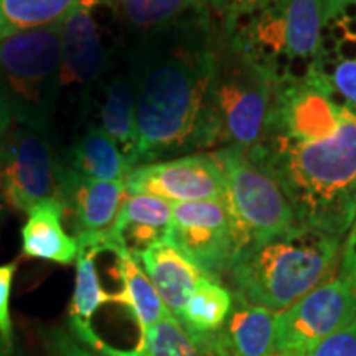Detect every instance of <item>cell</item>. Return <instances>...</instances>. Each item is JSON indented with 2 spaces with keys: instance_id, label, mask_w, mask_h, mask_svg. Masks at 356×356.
<instances>
[{
  "instance_id": "1",
  "label": "cell",
  "mask_w": 356,
  "mask_h": 356,
  "mask_svg": "<svg viewBox=\"0 0 356 356\" xmlns=\"http://www.w3.org/2000/svg\"><path fill=\"white\" fill-rule=\"evenodd\" d=\"M211 10L147 33L134 58L137 167L221 142L215 108L218 50Z\"/></svg>"
},
{
  "instance_id": "2",
  "label": "cell",
  "mask_w": 356,
  "mask_h": 356,
  "mask_svg": "<svg viewBox=\"0 0 356 356\" xmlns=\"http://www.w3.org/2000/svg\"><path fill=\"white\" fill-rule=\"evenodd\" d=\"M252 149L277 177L300 226L345 238L356 216L355 106L343 104L340 127L327 139H266Z\"/></svg>"
},
{
  "instance_id": "3",
  "label": "cell",
  "mask_w": 356,
  "mask_h": 356,
  "mask_svg": "<svg viewBox=\"0 0 356 356\" xmlns=\"http://www.w3.org/2000/svg\"><path fill=\"white\" fill-rule=\"evenodd\" d=\"M343 241L341 236L299 225L248 244L229 267L234 296L277 315L338 273Z\"/></svg>"
},
{
  "instance_id": "4",
  "label": "cell",
  "mask_w": 356,
  "mask_h": 356,
  "mask_svg": "<svg viewBox=\"0 0 356 356\" xmlns=\"http://www.w3.org/2000/svg\"><path fill=\"white\" fill-rule=\"evenodd\" d=\"M60 95V25L0 40V139L12 127L48 136Z\"/></svg>"
},
{
  "instance_id": "5",
  "label": "cell",
  "mask_w": 356,
  "mask_h": 356,
  "mask_svg": "<svg viewBox=\"0 0 356 356\" xmlns=\"http://www.w3.org/2000/svg\"><path fill=\"white\" fill-rule=\"evenodd\" d=\"M211 154L225 177V202L238 251L299 226L277 177L252 147L225 145Z\"/></svg>"
},
{
  "instance_id": "6",
  "label": "cell",
  "mask_w": 356,
  "mask_h": 356,
  "mask_svg": "<svg viewBox=\"0 0 356 356\" xmlns=\"http://www.w3.org/2000/svg\"><path fill=\"white\" fill-rule=\"evenodd\" d=\"M277 79L269 70L228 42L220 43L215 79V108L221 129V144L243 149L264 139Z\"/></svg>"
},
{
  "instance_id": "7",
  "label": "cell",
  "mask_w": 356,
  "mask_h": 356,
  "mask_svg": "<svg viewBox=\"0 0 356 356\" xmlns=\"http://www.w3.org/2000/svg\"><path fill=\"white\" fill-rule=\"evenodd\" d=\"M356 318V282L337 273L275 315V356H307Z\"/></svg>"
},
{
  "instance_id": "8",
  "label": "cell",
  "mask_w": 356,
  "mask_h": 356,
  "mask_svg": "<svg viewBox=\"0 0 356 356\" xmlns=\"http://www.w3.org/2000/svg\"><path fill=\"white\" fill-rule=\"evenodd\" d=\"M341 108L343 104L335 101V89L314 61L305 78H289L275 84L262 140L314 142L327 139L340 127Z\"/></svg>"
},
{
  "instance_id": "9",
  "label": "cell",
  "mask_w": 356,
  "mask_h": 356,
  "mask_svg": "<svg viewBox=\"0 0 356 356\" xmlns=\"http://www.w3.org/2000/svg\"><path fill=\"white\" fill-rule=\"evenodd\" d=\"M61 168L44 134L12 127L0 139V177L8 208L29 213L35 204L56 200Z\"/></svg>"
},
{
  "instance_id": "10",
  "label": "cell",
  "mask_w": 356,
  "mask_h": 356,
  "mask_svg": "<svg viewBox=\"0 0 356 356\" xmlns=\"http://www.w3.org/2000/svg\"><path fill=\"white\" fill-rule=\"evenodd\" d=\"M167 239L218 280L229 273L238 251L225 198L172 203Z\"/></svg>"
},
{
  "instance_id": "11",
  "label": "cell",
  "mask_w": 356,
  "mask_h": 356,
  "mask_svg": "<svg viewBox=\"0 0 356 356\" xmlns=\"http://www.w3.org/2000/svg\"><path fill=\"white\" fill-rule=\"evenodd\" d=\"M126 190L170 203L218 200L225 198V177L213 154H191L136 167Z\"/></svg>"
},
{
  "instance_id": "12",
  "label": "cell",
  "mask_w": 356,
  "mask_h": 356,
  "mask_svg": "<svg viewBox=\"0 0 356 356\" xmlns=\"http://www.w3.org/2000/svg\"><path fill=\"white\" fill-rule=\"evenodd\" d=\"M126 181H104L61 168L56 200L68 218L78 246L104 244L126 198Z\"/></svg>"
},
{
  "instance_id": "13",
  "label": "cell",
  "mask_w": 356,
  "mask_h": 356,
  "mask_svg": "<svg viewBox=\"0 0 356 356\" xmlns=\"http://www.w3.org/2000/svg\"><path fill=\"white\" fill-rule=\"evenodd\" d=\"M101 0H84L60 24L61 35V91L76 88L88 91L101 78L106 50L101 40L96 7Z\"/></svg>"
},
{
  "instance_id": "14",
  "label": "cell",
  "mask_w": 356,
  "mask_h": 356,
  "mask_svg": "<svg viewBox=\"0 0 356 356\" xmlns=\"http://www.w3.org/2000/svg\"><path fill=\"white\" fill-rule=\"evenodd\" d=\"M195 341L207 356H275V314L234 296L225 327Z\"/></svg>"
},
{
  "instance_id": "15",
  "label": "cell",
  "mask_w": 356,
  "mask_h": 356,
  "mask_svg": "<svg viewBox=\"0 0 356 356\" xmlns=\"http://www.w3.org/2000/svg\"><path fill=\"white\" fill-rule=\"evenodd\" d=\"M134 257L142 266L160 299L177 318L195 287L203 279L210 277L168 239L152 244Z\"/></svg>"
},
{
  "instance_id": "16",
  "label": "cell",
  "mask_w": 356,
  "mask_h": 356,
  "mask_svg": "<svg viewBox=\"0 0 356 356\" xmlns=\"http://www.w3.org/2000/svg\"><path fill=\"white\" fill-rule=\"evenodd\" d=\"M22 226V254L56 264H73L78 257V241L63 228V207L58 200H47L30 210Z\"/></svg>"
},
{
  "instance_id": "17",
  "label": "cell",
  "mask_w": 356,
  "mask_h": 356,
  "mask_svg": "<svg viewBox=\"0 0 356 356\" xmlns=\"http://www.w3.org/2000/svg\"><path fill=\"white\" fill-rule=\"evenodd\" d=\"M66 167L84 177L104 181H126L134 170L118 144L97 126L88 127L71 145Z\"/></svg>"
},
{
  "instance_id": "18",
  "label": "cell",
  "mask_w": 356,
  "mask_h": 356,
  "mask_svg": "<svg viewBox=\"0 0 356 356\" xmlns=\"http://www.w3.org/2000/svg\"><path fill=\"white\" fill-rule=\"evenodd\" d=\"M118 259V270L121 277V286L115 291V300L131 312L139 325L142 337L152 325L163 320L172 314L163 304L155 287L147 277L142 266L131 252H114Z\"/></svg>"
},
{
  "instance_id": "19",
  "label": "cell",
  "mask_w": 356,
  "mask_h": 356,
  "mask_svg": "<svg viewBox=\"0 0 356 356\" xmlns=\"http://www.w3.org/2000/svg\"><path fill=\"white\" fill-rule=\"evenodd\" d=\"M280 7L286 22V43L291 70L297 61L310 68L322 48V0H280Z\"/></svg>"
},
{
  "instance_id": "20",
  "label": "cell",
  "mask_w": 356,
  "mask_h": 356,
  "mask_svg": "<svg viewBox=\"0 0 356 356\" xmlns=\"http://www.w3.org/2000/svg\"><path fill=\"white\" fill-rule=\"evenodd\" d=\"M101 119L102 129L136 168L139 132H137L136 95H134L132 81L124 76H114L111 79L104 92Z\"/></svg>"
},
{
  "instance_id": "21",
  "label": "cell",
  "mask_w": 356,
  "mask_h": 356,
  "mask_svg": "<svg viewBox=\"0 0 356 356\" xmlns=\"http://www.w3.org/2000/svg\"><path fill=\"white\" fill-rule=\"evenodd\" d=\"M234 297L218 279L207 277L195 287L181 310V327L193 340L220 332L233 309Z\"/></svg>"
},
{
  "instance_id": "22",
  "label": "cell",
  "mask_w": 356,
  "mask_h": 356,
  "mask_svg": "<svg viewBox=\"0 0 356 356\" xmlns=\"http://www.w3.org/2000/svg\"><path fill=\"white\" fill-rule=\"evenodd\" d=\"M84 0H0V40L60 25ZM118 6V0H101Z\"/></svg>"
},
{
  "instance_id": "23",
  "label": "cell",
  "mask_w": 356,
  "mask_h": 356,
  "mask_svg": "<svg viewBox=\"0 0 356 356\" xmlns=\"http://www.w3.org/2000/svg\"><path fill=\"white\" fill-rule=\"evenodd\" d=\"M129 26L150 33L172 26L195 13L211 10L210 0H118Z\"/></svg>"
},
{
  "instance_id": "24",
  "label": "cell",
  "mask_w": 356,
  "mask_h": 356,
  "mask_svg": "<svg viewBox=\"0 0 356 356\" xmlns=\"http://www.w3.org/2000/svg\"><path fill=\"white\" fill-rule=\"evenodd\" d=\"M139 356H207L197 341L181 327L180 320L170 314L145 333Z\"/></svg>"
},
{
  "instance_id": "25",
  "label": "cell",
  "mask_w": 356,
  "mask_h": 356,
  "mask_svg": "<svg viewBox=\"0 0 356 356\" xmlns=\"http://www.w3.org/2000/svg\"><path fill=\"white\" fill-rule=\"evenodd\" d=\"M172 221V203L152 195L127 193L119 210L115 222L122 225L149 226L160 231H168Z\"/></svg>"
},
{
  "instance_id": "26",
  "label": "cell",
  "mask_w": 356,
  "mask_h": 356,
  "mask_svg": "<svg viewBox=\"0 0 356 356\" xmlns=\"http://www.w3.org/2000/svg\"><path fill=\"white\" fill-rule=\"evenodd\" d=\"M307 356H356V318L315 346Z\"/></svg>"
},
{
  "instance_id": "27",
  "label": "cell",
  "mask_w": 356,
  "mask_h": 356,
  "mask_svg": "<svg viewBox=\"0 0 356 356\" xmlns=\"http://www.w3.org/2000/svg\"><path fill=\"white\" fill-rule=\"evenodd\" d=\"M330 66L333 70L327 78L332 88L343 96L345 104L356 108V60H333Z\"/></svg>"
},
{
  "instance_id": "28",
  "label": "cell",
  "mask_w": 356,
  "mask_h": 356,
  "mask_svg": "<svg viewBox=\"0 0 356 356\" xmlns=\"http://www.w3.org/2000/svg\"><path fill=\"white\" fill-rule=\"evenodd\" d=\"M15 262H8V264L0 266V335L6 338L8 343H13L10 293L13 277H15Z\"/></svg>"
},
{
  "instance_id": "29",
  "label": "cell",
  "mask_w": 356,
  "mask_h": 356,
  "mask_svg": "<svg viewBox=\"0 0 356 356\" xmlns=\"http://www.w3.org/2000/svg\"><path fill=\"white\" fill-rule=\"evenodd\" d=\"M274 0H210L211 10L218 12L221 15V22H228L234 17L243 15V13L254 12L257 8H262Z\"/></svg>"
},
{
  "instance_id": "30",
  "label": "cell",
  "mask_w": 356,
  "mask_h": 356,
  "mask_svg": "<svg viewBox=\"0 0 356 356\" xmlns=\"http://www.w3.org/2000/svg\"><path fill=\"white\" fill-rule=\"evenodd\" d=\"M0 356H17L13 343H8L2 335H0Z\"/></svg>"
},
{
  "instance_id": "31",
  "label": "cell",
  "mask_w": 356,
  "mask_h": 356,
  "mask_svg": "<svg viewBox=\"0 0 356 356\" xmlns=\"http://www.w3.org/2000/svg\"><path fill=\"white\" fill-rule=\"evenodd\" d=\"M8 204H7V198H6V191H3V185H2V177H0V220H2L3 215H6Z\"/></svg>"
}]
</instances>
